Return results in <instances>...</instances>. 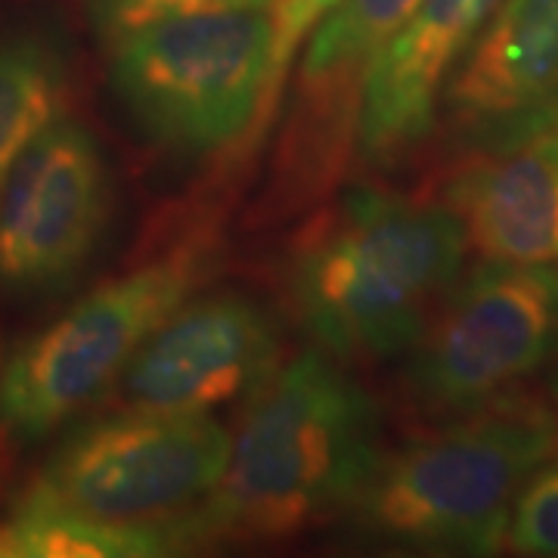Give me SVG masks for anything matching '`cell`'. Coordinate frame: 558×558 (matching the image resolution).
<instances>
[{
  "mask_svg": "<svg viewBox=\"0 0 558 558\" xmlns=\"http://www.w3.org/2000/svg\"><path fill=\"white\" fill-rule=\"evenodd\" d=\"M381 453L376 398L339 357L304 351L279 363L242 410L211 494L171 527V553L267 543L351 512Z\"/></svg>",
  "mask_w": 558,
  "mask_h": 558,
  "instance_id": "6da1fadb",
  "label": "cell"
},
{
  "mask_svg": "<svg viewBox=\"0 0 558 558\" xmlns=\"http://www.w3.org/2000/svg\"><path fill=\"white\" fill-rule=\"evenodd\" d=\"M469 240L447 202L363 183L304 223L286 258V299L326 354L410 351L465 270Z\"/></svg>",
  "mask_w": 558,
  "mask_h": 558,
  "instance_id": "7a4b0ae2",
  "label": "cell"
},
{
  "mask_svg": "<svg viewBox=\"0 0 558 558\" xmlns=\"http://www.w3.org/2000/svg\"><path fill=\"white\" fill-rule=\"evenodd\" d=\"M553 457L556 410L509 391L385 450L351 519L363 534L418 553L490 556L506 546L524 481Z\"/></svg>",
  "mask_w": 558,
  "mask_h": 558,
  "instance_id": "3957f363",
  "label": "cell"
},
{
  "mask_svg": "<svg viewBox=\"0 0 558 558\" xmlns=\"http://www.w3.org/2000/svg\"><path fill=\"white\" fill-rule=\"evenodd\" d=\"M218 260V242L196 233L10 341L0 351V438L38 444L100 403L143 341L215 279Z\"/></svg>",
  "mask_w": 558,
  "mask_h": 558,
  "instance_id": "277c9868",
  "label": "cell"
},
{
  "mask_svg": "<svg viewBox=\"0 0 558 558\" xmlns=\"http://www.w3.org/2000/svg\"><path fill=\"white\" fill-rule=\"evenodd\" d=\"M230 440L233 432L211 413L121 403L116 413L75 425L40 462L13 509L156 534L168 543L171 527L220 481Z\"/></svg>",
  "mask_w": 558,
  "mask_h": 558,
  "instance_id": "5b68a950",
  "label": "cell"
},
{
  "mask_svg": "<svg viewBox=\"0 0 558 558\" xmlns=\"http://www.w3.org/2000/svg\"><path fill=\"white\" fill-rule=\"evenodd\" d=\"M274 72V16L220 10L159 20L112 44L109 81L140 134L215 156L258 128Z\"/></svg>",
  "mask_w": 558,
  "mask_h": 558,
  "instance_id": "8992f818",
  "label": "cell"
},
{
  "mask_svg": "<svg viewBox=\"0 0 558 558\" xmlns=\"http://www.w3.org/2000/svg\"><path fill=\"white\" fill-rule=\"evenodd\" d=\"M407 391L428 413L457 416L558 360V264L481 260L410 348Z\"/></svg>",
  "mask_w": 558,
  "mask_h": 558,
  "instance_id": "52a82bcc",
  "label": "cell"
},
{
  "mask_svg": "<svg viewBox=\"0 0 558 558\" xmlns=\"http://www.w3.org/2000/svg\"><path fill=\"white\" fill-rule=\"evenodd\" d=\"M112 168L78 119L44 124L0 183V292L38 299L72 286L112 220Z\"/></svg>",
  "mask_w": 558,
  "mask_h": 558,
  "instance_id": "ba28073f",
  "label": "cell"
},
{
  "mask_svg": "<svg viewBox=\"0 0 558 558\" xmlns=\"http://www.w3.org/2000/svg\"><path fill=\"white\" fill-rule=\"evenodd\" d=\"M282 363V329L267 304L223 289L193 295L143 341L121 373L124 407L211 413L252 398Z\"/></svg>",
  "mask_w": 558,
  "mask_h": 558,
  "instance_id": "9c48e42d",
  "label": "cell"
},
{
  "mask_svg": "<svg viewBox=\"0 0 558 558\" xmlns=\"http://www.w3.org/2000/svg\"><path fill=\"white\" fill-rule=\"evenodd\" d=\"M418 0H339L304 47L292 124L279 153V186L295 202L319 196L354 153L363 81Z\"/></svg>",
  "mask_w": 558,
  "mask_h": 558,
  "instance_id": "30bf717a",
  "label": "cell"
},
{
  "mask_svg": "<svg viewBox=\"0 0 558 558\" xmlns=\"http://www.w3.org/2000/svg\"><path fill=\"white\" fill-rule=\"evenodd\" d=\"M459 153L558 124V0H502L444 90Z\"/></svg>",
  "mask_w": 558,
  "mask_h": 558,
  "instance_id": "8fae6325",
  "label": "cell"
},
{
  "mask_svg": "<svg viewBox=\"0 0 558 558\" xmlns=\"http://www.w3.org/2000/svg\"><path fill=\"white\" fill-rule=\"evenodd\" d=\"M499 3L418 0L360 90L354 156L363 168H391L432 137L450 75Z\"/></svg>",
  "mask_w": 558,
  "mask_h": 558,
  "instance_id": "7c38bea8",
  "label": "cell"
},
{
  "mask_svg": "<svg viewBox=\"0 0 558 558\" xmlns=\"http://www.w3.org/2000/svg\"><path fill=\"white\" fill-rule=\"evenodd\" d=\"M440 199L481 260L558 264V124L459 153Z\"/></svg>",
  "mask_w": 558,
  "mask_h": 558,
  "instance_id": "4fadbf2b",
  "label": "cell"
},
{
  "mask_svg": "<svg viewBox=\"0 0 558 558\" xmlns=\"http://www.w3.org/2000/svg\"><path fill=\"white\" fill-rule=\"evenodd\" d=\"M69 65L40 35L0 38V183L44 124L65 112Z\"/></svg>",
  "mask_w": 558,
  "mask_h": 558,
  "instance_id": "5bb4252c",
  "label": "cell"
},
{
  "mask_svg": "<svg viewBox=\"0 0 558 558\" xmlns=\"http://www.w3.org/2000/svg\"><path fill=\"white\" fill-rule=\"evenodd\" d=\"M3 558H143L171 556L156 534L116 531L50 512H10L0 521Z\"/></svg>",
  "mask_w": 558,
  "mask_h": 558,
  "instance_id": "9a60e30c",
  "label": "cell"
},
{
  "mask_svg": "<svg viewBox=\"0 0 558 558\" xmlns=\"http://www.w3.org/2000/svg\"><path fill=\"white\" fill-rule=\"evenodd\" d=\"M506 546L519 556L558 558V457L524 481L509 512Z\"/></svg>",
  "mask_w": 558,
  "mask_h": 558,
  "instance_id": "2e32d148",
  "label": "cell"
},
{
  "mask_svg": "<svg viewBox=\"0 0 558 558\" xmlns=\"http://www.w3.org/2000/svg\"><path fill=\"white\" fill-rule=\"evenodd\" d=\"M274 0H87L94 28L109 44L149 22L193 16V13H220V10H264Z\"/></svg>",
  "mask_w": 558,
  "mask_h": 558,
  "instance_id": "e0dca14e",
  "label": "cell"
},
{
  "mask_svg": "<svg viewBox=\"0 0 558 558\" xmlns=\"http://www.w3.org/2000/svg\"><path fill=\"white\" fill-rule=\"evenodd\" d=\"M336 3L339 0H274V13H270L274 16V72H270L267 100H264L260 121L255 128L258 137L267 134V121L277 112L279 90H282V81H286V72L295 60L299 47Z\"/></svg>",
  "mask_w": 558,
  "mask_h": 558,
  "instance_id": "ac0fdd59",
  "label": "cell"
},
{
  "mask_svg": "<svg viewBox=\"0 0 558 558\" xmlns=\"http://www.w3.org/2000/svg\"><path fill=\"white\" fill-rule=\"evenodd\" d=\"M549 395H553V410H556L558 416V369L556 376H553V381H549Z\"/></svg>",
  "mask_w": 558,
  "mask_h": 558,
  "instance_id": "d6986e66",
  "label": "cell"
},
{
  "mask_svg": "<svg viewBox=\"0 0 558 558\" xmlns=\"http://www.w3.org/2000/svg\"><path fill=\"white\" fill-rule=\"evenodd\" d=\"M0 469H3V459H0Z\"/></svg>",
  "mask_w": 558,
  "mask_h": 558,
  "instance_id": "ffe728a7",
  "label": "cell"
}]
</instances>
